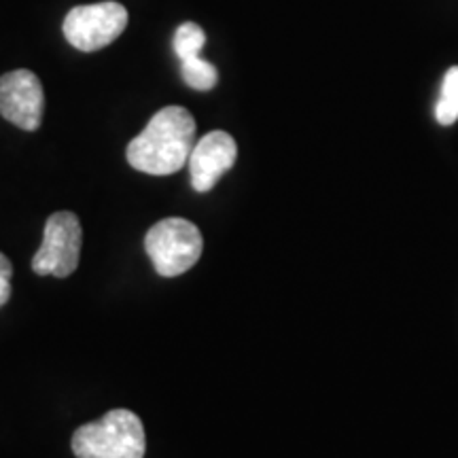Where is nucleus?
I'll return each mask as SVG.
<instances>
[{
  "mask_svg": "<svg viewBox=\"0 0 458 458\" xmlns=\"http://www.w3.org/2000/svg\"><path fill=\"white\" fill-rule=\"evenodd\" d=\"M196 145V119L182 106H165L148 119L147 128L130 140L128 164L153 176H168L189 162Z\"/></svg>",
  "mask_w": 458,
  "mask_h": 458,
  "instance_id": "1",
  "label": "nucleus"
},
{
  "mask_svg": "<svg viewBox=\"0 0 458 458\" xmlns=\"http://www.w3.org/2000/svg\"><path fill=\"white\" fill-rule=\"evenodd\" d=\"M142 420L130 410H111L100 420L79 427L72 435L77 458H145Z\"/></svg>",
  "mask_w": 458,
  "mask_h": 458,
  "instance_id": "2",
  "label": "nucleus"
},
{
  "mask_svg": "<svg viewBox=\"0 0 458 458\" xmlns=\"http://www.w3.org/2000/svg\"><path fill=\"white\" fill-rule=\"evenodd\" d=\"M145 250L159 276L174 278L196 266L202 257L204 240L191 221L170 216L148 229Z\"/></svg>",
  "mask_w": 458,
  "mask_h": 458,
  "instance_id": "3",
  "label": "nucleus"
},
{
  "mask_svg": "<svg viewBox=\"0 0 458 458\" xmlns=\"http://www.w3.org/2000/svg\"><path fill=\"white\" fill-rule=\"evenodd\" d=\"M83 229L71 210L54 213L45 223L43 244L32 257V270L38 276L66 278L77 270L81 257Z\"/></svg>",
  "mask_w": 458,
  "mask_h": 458,
  "instance_id": "4",
  "label": "nucleus"
},
{
  "mask_svg": "<svg viewBox=\"0 0 458 458\" xmlns=\"http://www.w3.org/2000/svg\"><path fill=\"white\" fill-rule=\"evenodd\" d=\"M125 26H128V9L108 0V3L81 4L71 9L64 17L62 30L74 49L91 54L117 41Z\"/></svg>",
  "mask_w": 458,
  "mask_h": 458,
  "instance_id": "5",
  "label": "nucleus"
},
{
  "mask_svg": "<svg viewBox=\"0 0 458 458\" xmlns=\"http://www.w3.org/2000/svg\"><path fill=\"white\" fill-rule=\"evenodd\" d=\"M45 91L41 79L32 71L20 68L0 77V114L20 130L41 128Z\"/></svg>",
  "mask_w": 458,
  "mask_h": 458,
  "instance_id": "6",
  "label": "nucleus"
},
{
  "mask_svg": "<svg viewBox=\"0 0 458 458\" xmlns=\"http://www.w3.org/2000/svg\"><path fill=\"white\" fill-rule=\"evenodd\" d=\"M238 145L227 131L215 130L202 136L193 145L191 156H189V174H191V185L196 191H210L221 176L236 164Z\"/></svg>",
  "mask_w": 458,
  "mask_h": 458,
  "instance_id": "7",
  "label": "nucleus"
},
{
  "mask_svg": "<svg viewBox=\"0 0 458 458\" xmlns=\"http://www.w3.org/2000/svg\"><path fill=\"white\" fill-rule=\"evenodd\" d=\"M181 77L191 89L198 91H210L219 81V72L210 64L208 60H204L202 55L189 57V60L181 62Z\"/></svg>",
  "mask_w": 458,
  "mask_h": 458,
  "instance_id": "8",
  "label": "nucleus"
},
{
  "mask_svg": "<svg viewBox=\"0 0 458 458\" xmlns=\"http://www.w3.org/2000/svg\"><path fill=\"white\" fill-rule=\"evenodd\" d=\"M435 117L442 125H452L458 119V66L445 72L442 83V96L435 106Z\"/></svg>",
  "mask_w": 458,
  "mask_h": 458,
  "instance_id": "9",
  "label": "nucleus"
},
{
  "mask_svg": "<svg viewBox=\"0 0 458 458\" xmlns=\"http://www.w3.org/2000/svg\"><path fill=\"white\" fill-rule=\"evenodd\" d=\"M206 45V32L193 21H185V24L176 28L174 38H172V47L179 60H189V57H198L199 51Z\"/></svg>",
  "mask_w": 458,
  "mask_h": 458,
  "instance_id": "10",
  "label": "nucleus"
},
{
  "mask_svg": "<svg viewBox=\"0 0 458 458\" xmlns=\"http://www.w3.org/2000/svg\"><path fill=\"white\" fill-rule=\"evenodd\" d=\"M11 276H13V266L0 253V308L9 301L11 297Z\"/></svg>",
  "mask_w": 458,
  "mask_h": 458,
  "instance_id": "11",
  "label": "nucleus"
}]
</instances>
